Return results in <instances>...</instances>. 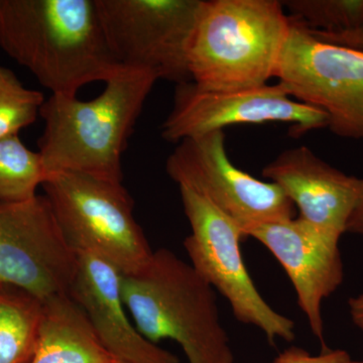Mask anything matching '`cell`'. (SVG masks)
Here are the masks:
<instances>
[{"label":"cell","instance_id":"6","mask_svg":"<svg viewBox=\"0 0 363 363\" xmlns=\"http://www.w3.org/2000/svg\"><path fill=\"white\" fill-rule=\"evenodd\" d=\"M179 188L191 227L184 240L191 266L228 301L238 321L259 328L272 345L277 339L292 342L293 320L272 309L248 274L240 252L242 229L202 196Z\"/></svg>","mask_w":363,"mask_h":363},{"label":"cell","instance_id":"18","mask_svg":"<svg viewBox=\"0 0 363 363\" xmlns=\"http://www.w3.org/2000/svg\"><path fill=\"white\" fill-rule=\"evenodd\" d=\"M281 4L293 21L315 32H348L363 21V0H286Z\"/></svg>","mask_w":363,"mask_h":363},{"label":"cell","instance_id":"4","mask_svg":"<svg viewBox=\"0 0 363 363\" xmlns=\"http://www.w3.org/2000/svg\"><path fill=\"white\" fill-rule=\"evenodd\" d=\"M126 309L150 342L181 346L189 363H234L214 289L167 248L154 252L140 274L121 276Z\"/></svg>","mask_w":363,"mask_h":363},{"label":"cell","instance_id":"22","mask_svg":"<svg viewBox=\"0 0 363 363\" xmlns=\"http://www.w3.org/2000/svg\"><path fill=\"white\" fill-rule=\"evenodd\" d=\"M345 233L363 236V180L362 181V187H360L357 204L353 208L347 224H346Z\"/></svg>","mask_w":363,"mask_h":363},{"label":"cell","instance_id":"16","mask_svg":"<svg viewBox=\"0 0 363 363\" xmlns=\"http://www.w3.org/2000/svg\"><path fill=\"white\" fill-rule=\"evenodd\" d=\"M44 302L30 294L0 286V363H30L37 350Z\"/></svg>","mask_w":363,"mask_h":363},{"label":"cell","instance_id":"20","mask_svg":"<svg viewBox=\"0 0 363 363\" xmlns=\"http://www.w3.org/2000/svg\"><path fill=\"white\" fill-rule=\"evenodd\" d=\"M350 353L345 350H325L316 357H313L303 348L289 347L279 353L272 363H352Z\"/></svg>","mask_w":363,"mask_h":363},{"label":"cell","instance_id":"2","mask_svg":"<svg viewBox=\"0 0 363 363\" xmlns=\"http://www.w3.org/2000/svg\"><path fill=\"white\" fill-rule=\"evenodd\" d=\"M157 80L149 71L121 67L94 99L51 95L45 100L38 152L48 176L73 172L123 183L124 150Z\"/></svg>","mask_w":363,"mask_h":363},{"label":"cell","instance_id":"15","mask_svg":"<svg viewBox=\"0 0 363 363\" xmlns=\"http://www.w3.org/2000/svg\"><path fill=\"white\" fill-rule=\"evenodd\" d=\"M116 360L70 296L44 302L39 342L30 363H113Z\"/></svg>","mask_w":363,"mask_h":363},{"label":"cell","instance_id":"12","mask_svg":"<svg viewBox=\"0 0 363 363\" xmlns=\"http://www.w3.org/2000/svg\"><path fill=\"white\" fill-rule=\"evenodd\" d=\"M247 236L264 245L284 267L312 333L322 343V350H328L322 304L343 281L340 238L298 217L253 227Z\"/></svg>","mask_w":363,"mask_h":363},{"label":"cell","instance_id":"25","mask_svg":"<svg viewBox=\"0 0 363 363\" xmlns=\"http://www.w3.org/2000/svg\"><path fill=\"white\" fill-rule=\"evenodd\" d=\"M352 363H363V362H352Z\"/></svg>","mask_w":363,"mask_h":363},{"label":"cell","instance_id":"21","mask_svg":"<svg viewBox=\"0 0 363 363\" xmlns=\"http://www.w3.org/2000/svg\"><path fill=\"white\" fill-rule=\"evenodd\" d=\"M308 32L322 42L363 51V21L362 25L358 26L354 30H348V32L322 33L309 30Z\"/></svg>","mask_w":363,"mask_h":363},{"label":"cell","instance_id":"24","mask_svg":"<svg viewBox=\"0 0 363 363\" xmlns=\"http://www.w3.org/2000/svg\"><path fill=\"white\" fill-rule=\"evenodd\" d=\"M113 363H130V362H121V360H116Z\"/></svg>","mask_w":363,"mask_h":363},{"label":"cell","instance_id":"3","mask_svg":"<svg viewBox=\"0 0 363 363\" xmlns=\"http://www.w3.org/2000/svg\"><path fill=\"white\" fill-rule=\"evenodd\" d=\"M290 30L278 0H202L188 52L192 82L209 91L267 85Z\"/></svg>","mask_w":363,"mask_h":363},{"label":"cell","instance_id":"13","mask_svg":"<svg viewBox=\"0 0 363 363\" xmlns=\"http://www.w3.org/2000/svg\"><path fill=\"white\" fill-rule=\"evenodd\" d=\"M77 252V271L69 296L80 307L105 350L130 363H179L131 323L116 267L89 252Z\"/></svg>","mask_w":363,"mask_h":363},{"label":"cell","instance_id":"5","mask_svg":"<svg viewBox=\"0 0 363 363\" xmlns=\"http://www.w3.org/2000/svg\"><path fill=\"white\" fill-rule=\"evenodd\" d=\"M42 188L75 252L106 260L123 276L140 274L150 264L154 252L123 183L58 172L50 174Z\"/></svg>","mask_w":363,"mask_h":363},{"label":"cell","instance_id":"10","mask_svg":"<svg viewBox=\"0 0 363 363\" xmlns=\"http://www.w3.org/2000/svg\"><path fill=\"white\" fill-rule=\"evenodd\" d=\"M77 262L45 195L0 202V285L43 302L69 296Z\"/></svg>","mask_w":363,"mask_h":363},{"label":"cell","instance_id":"23","mask_svg":"<svg viewBox=\"0 0 363 363\" xmlns=\"http://www.w3.org/2000/svg\"><path fill=\"white\" fill-rule=\"evenodd\" d=\"M348 308L353 323L363 332V294L350 298L348 300Z\"/></svg>","mask_w":363,"mask_h":363},{"label":"cell","instance_id":"26","mask_svg":"<svg viewBox=\"0 0 363 363\" xmlns=\"http://www.w3.org/2000/svg\"><path fill=\"white\" fill-rule=\"evenodd\" d=\"M0 286H2V285H0Z\"/></svg>","mask_w":363,"mask_h":363},{"label":"cell","instance_id":"9","mask_svg":"<svg viewBox=\"0 0 363 363\" xmlns=\"http://www.w3.org/2000/svg\"><path fill=\"white\" fill-rule=\"evenodd\" d=\"M166 169L179 187L202 196L236 222L245 238L253 227L295 215V205L277 184L259 180L230 161L224 130L182 140Z\"/></svg>","mask_w":363,"mask_h":363},{"label":"cell","instance_id":"8","mask_svg":"<svg viewBox=\"0 0 363 363\" xmlns=\"http://www.w3.org/2000/svg\"><path fill=\"white\" fill-rule=\"evenodd\" d=\"M276 77L294 99L324 111L332 133L363 140V51L317 40L291 18Z\"/></svg>","mask_w":363,"mask_h":363},{"label":"cell","instance_id":"14","mask_svg":"<svg viewBox=\"0 0 363 363\" xmlns=\"http://www.w3.org/2000/svg\"><path fill=\"white\" fill-rule=\"evenodd\" d=\"M262 176L285 192L298 218L339 238L345 233L362 179L346 175L304 145L284 150Z\"/></svg>","mask_w":363,"mask_h":363},{"label":"cell","instance_id":"19","mask_svg":"<svg viewBox=\"0 0 363 363\" xmlns=\"http://www.w3.org/2000/svg\"><path fill=\"white\" fill-rule=\"evenodd\" d=\"M44 102L40 91L25 87L13 71L0 66V140L32 125Z\"/></svg>","mask_w":363,"mask_h":363},{"label":"cell","instance_id":"7","mask_svg":"<svg viewBox=\"0 0 363 363\" xmlns=\"http://www.w3.org/2000/svg\"><path fill=\"white\" fill-rule=\"evenodd\" d=\"M109 49L124 68L192 82L191 39L202 0H96Z\"/></svg>","mask_w":363,"mask_h":363},{"label":"cell","instance_id":"11","mask_svg":"<svg viewBox=\"0 0 363 363\" xmlns=\"http://www.w3.org/2000/svg\"><path fill=\"white\" fill-rule=\"evenodd\" d=\"M281 123L291 135L328 128V116L294 99L279 83L245 89L209 91L193 82L177 85L174 105L162 123L161 136L169 143L223 130L231 125Z\"/></svg>","mask_w":363,"mask_h":363},{"label":"cell","instance_id":"1","mask_svg":"<svg viewBox=\"0 0 363 363\" xmlns=\"http://www.w3.org/2000/svg\"><path fill=\"white\" fill-rule=\"evenodd\" d=\"M0 48L60 96H77L121 68L96 0H0Z\"/></svg>","mask_w":363,"mask_h":363},{"label":"cell","instance_id":"17","mask_svg":"<svg viewBox=\"0 0 363 363\" xmlns=\"http://www.w3.org/2000/svg\"><path fill=\"white\" fill-rule=\"evenodd\" d=\"M39 152H33L13 135L0 140V202L28 201L47 179Z\"/></svg>","mask_w":363,"mask_h":363}]
</instances>
